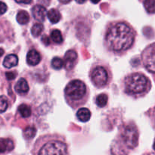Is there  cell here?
Here are the masks:
<instances>
[{"label": "cell", "mask_w": 155, "mask_h": 155, "mask_svg": "<svg viewBox=\"0 0 155 155\" xmlns=\"http://www.w3.org/2000/svg\"><path fill=\"white\" fill-rule=\"evenodd\" d=\"M136 36V30L127 21H110L104 29L103 43L107 51L122 55L133 48Z\"/></svg>", "instance_id": "obj_1"}, {"label": "cell", "mask_w": 155, "mask_h": 155, "mask_svg": "<svg viewBox=\"0 0 155 155\" xmlns=\"http://www.w3.org/2000/svg\"><path fill=\"white\" fill-rule=\"evenodd\" d=\"M31 153L32 155H69V145L61 135L45 134L38 138Z\"/></svg>", "instance_id": "obj_2"}, {"label": "cell", "mask_w": 155, "mask_h": 155, "mask_svg": "<svg viewBox=\"0 0 155 155\" xmlns=\"http://www.w3.org/2000/svg\"><path fill=\"white\" fill-rule=\"evenodd\" d=\"M123 91L126 95L134 98L145 96L151 89V80L147 76L139 72L129 74L122 82Z\"/></svg>", "instance_id": "obj_3"}, {"label": "cell", "mask_w": 155, "mask_h": 155, "mask_svg": "<svg viewBox=\"0 0 155 155\" xmlns=\"http://www.w3.org/2000/svg\"><path fill=\"white\" fill-rule=\"evenodd\" d=\"M139 130L134 124H126L120 127L119 133L114 143V147L119 146V150L114 153L118 155H127L139 145Z\"/></svg>", "instance_id": "obj_4"}, {"label": "cell", "mask_w": 155, "mask_h": 155, "mask_svg": "<svg viewBox=\"0 0 155 155\" xmlns=\"http://www.w3.org/2000/svg\"><path fill=\"white\" fill-rule=\"evenodd\" d=\"M64 98L73 109L84 105L89 98V89L86 83L80 80H73L65 86Z\"/></svg>", "instance_id": "obj_5"}, {"label": "cell", "mask_w": 155, "mask_h": 155, "mask_svg": "<svg viewBox=\"0 0 155 155\" xmlns=\"http://www.w3.org/2000/svg\"><path fill=\"white\" fill-rule=\"evenodd\" d=\"M89 77L94 86L98 89H104L111 83L113 74L107 64L98 61L91 67Z\"/></svg>", "instance_id": "obj_6"}, {"label": "cell", "mask_w": 155, "mask_h": 155, "mask_svg": "<svg viewBox=\"0 0 155 155\" xmlns=\"http://www.w3.org/2000/svg\"><path fill=\"white\" fill-rule=\"evenodd\" d=\"M142 61L145 69L154 74L155 72V46L151 43L142 53Z\"/></svg>", "instance_id": "obj_7"}, {"label": "cell", "mask_w": 155, "mask_h": 155, "mask_svg": "<svg viewBox=\"0 0 155 155\" xmlns=\"http://www.w3.org/2000/svg\"><path fill=\"white\" fill-rule=\"evenodd\" d=\"M77 61H78V54L77 52L74 50H68L66 51L64 54V66L67 71H71L77 65Z\"/></svg>", "instance_id": "obj_8"}, {"label": "cell", "mask_w": 155, "mask_h": 155, "mask_svg": "<svg viewBox=\"0 0 155 155\" xmlns=\"http://www.w3.org/2000/svg\"><path fill=\"white\" fill-rule=\"evenodd\" d=\"M31 12L33 18L36 21H39L40 23L45 21V18H46L47 11L44 6L41 5H36L32 8Z\"/></svg>", "instance_id": "obj_9"}, {"label": "cell", "mask_w": 155, "mask_h": 155, "mask_svg": "<svg viewBox=\"0 0 155 155\" xmlns=\"http://www.w3.org/2000/svg\"><path fill=\"white\" fill-rule=\"evenodd\" d=\"M41 61V54L34 48L29 50L27 54V63L30 66H36Z\"/></svg>", "instance_id": "obj_10"}, {"label": "cell", "mask_w": 155, "mask_h": 155, "mask_svg": "<svg viewBox=\"0 0 155 155\" xmlns=\"http://www.w3.org/2000/svg\"><path fill=\"white\" fill-rule=\"evenodd\" d=\"M15 149V143L8 138H0V154H7Z\"/></svg>", "instance_id": "obj_11"}, {"label": "cell", "mask_w": 155, "mask_h": 155, "mask_svg": "<svg viewBox=\"0 0 155 155\" xmlns=\"http://www.w3.org/2000/svg\"><path fill=\"white\" fill-rule=\"evenodd\" d=\"M15 90L20 95H24L29 92V85L24 78L19 79L15 86Z\"/></svg>", "instance_id": "obj_12"}, {"label": "cell", "mask_w": 155, "mask_h": 155, "mask_svg": "<svg viewBox=\"0 0 155 155\" xmlns=\"http://www.w3.org/2000/svg\"><path fill=\"white\" fill-rule=\"evenodd\" d=\"M18 64V55L15 54H8L5 58L3 61V66L5 68L10 69V68H14Z\"/></svg>", "instance_id": "obj_13"}, {"label": "cell", "mask_w": 155, "mask_h": 155, "mask_svg": "<svg viewBox=\"0 0 155 155\" xmlns=\"http://www.w3.org/2000/svg\"><path fill=\"white\" fill-rule=\"evenodd\" d=\"M77 117L81 122H88L91 118L90 110L86 107H80L77 112Z\"/></svg>", "instance_id": "obj_14"}, {"label": "cell", "mask_w": 155, "mask_h": 155, "mask_svg": "<svg viewBox=\"0 0 155 155\" xmlns=\"http://www.w3.org/2000/svg\"><path fill=\"white\" fill-rule=\"evenodd\" d=\"M47 16L51 24H57L61 19V15L60 12L55 8L50 9L47 12Z\"/></svg>", "instance_id": "obj_15"}, {"label": "cell", "mask_w": 155, "mask_h": 155, "mask_svg": "<svg viewBox=\"0 0 155 155\" xmlns=\"http://www.w3.org/2000/svg\"><path fill=\"white\" fill-rule=\"evenodd\" d=\"M16 19L20 24H26L30 21V15L28 12L24 10L19 11L17 14Z\"/></svg>", "instance_id": "obj_16"}, {"label": "cell", "mask_w": 155, "mask_h": 155, "mask_svg": "<svg viewBox=\"0 0 155 155\" xmlns=\"http://www.w3.org/2000/svg\"><path fill=\"white\" fill-rule=\"evenodd\" d=\"M18 112L21 116L24 118H28L31 116L32 110L30 106L27 104H22L18 106Z\"/></svg>", "instance_id": "obj_17"}, {"label": "cell", "mask_w": 155, "mask_h": 155, "mask_svg": "<svg viewBox=\"0 0 155 155\" xmlns=\"http://www.w3.org/2000/svg\"><path fill=\"white\" fill-rule=\"evenodd\" d=\"M50 37L51 40L56 44H61L64 42V37L62 36L61 32L58 29H54L51 30Z\"/></svg>", "instance_id": "obj_18"}, {"label": "cell", "mask_w": 155, "mask_h": 155, "mask_svg": "<svg viewBox=\"0 0 155 155\" xmlns=\"http://www.w3.org/2000/svg\"><path fill=\"white\" fill-rule=\"evenodd\" d=\"M108 101V95L105 93L99 94L98 96L95 98V103L97 106L99 107H104L107 104Z\"/></svg>", "instance_id": "obj_19"}, {"label": "cell", "mask_w": 155, "mask_h": 155, "mask_svg": "<svg viewBox=\"0 0 155 155\" xmlns=\"http://www.w3.org/2000/svg\"><path fill=\"white\" fill-rule=\"evenodd\" d=\"M44 30V26L42 23H36L33 24L31 28V33L33 37H39Z\"/></svg>", "instance_id": "obj_20"}, {"label": "cell", "mask_w": 155, "mask_h": 155, "mask_svg": "<svg viewBox=\"0 0 155 155\" xmlns=\"http://www.w3.org/2000/svg\"><path fill=\"white\" fill-rule=\"evenodd\" d=\"M36 134V129L34 127H27L24 130V137L26 139H32Z\"/></svg>", "instance_id": "obj_21"}, {"label": "cell", "mask_w": 155, "mask_h": 155, "mask_svg": "<svg viewBox=\"0 0 155 155\" xmlns=\"http://www.w3.org/2000/svg\"><path fill=\"white\" fill-rule=\"evenodd\" d=\"M51 67L54 70H61L64 67V61L61 58L54 57L51 60Z\"/></svg>", "instance_id": "obj_22"}, {"label": "cell", "mask_w": 155, "mask_h": 155, "mask_svg": "<svg viewBox=\"0 0 155 155\" xmlns=\"http://www.w3.org/2000/svg\"><path fill=\"white\" fill-rule=\"evenodd\" d=\"M144 6L148 13L154 14L155 11V0H145Z\"/></svg>", "instance_id": "obj_23"}, {"label": "cell", "mask_w": 155, "mask_h": 155, "mask_svg": "<svg viewBox=\"0 0 155 155\" xmlns=\"http://www.w3.org/2000/svg\"><path fill=\"white\" fill-rule=\"evenodd\" d=\"M8 100L4 95L0 96V113L5 111L8 107Z\"/></svg>", "instance_id": "obj_24"}, {"label": "cell", "mask_w": 155, "mask_h": 155, "mask_svg": "<svg viewBox=\"0 0 155 155\" xmlns=\"http://www.w3.org/2000/svg\"><path fill=\"white\" fill-rule=\"evenodd\" d=\"M7 9H8L7 5H6L5 2H3L0 1V15L5 13Z\"/></svg>", "instance_id": "obj_25"}, {"label": "cell", "mask_w": 155, "mask_h": 155, "mask_svg": "<svg viewBox=\"0 0 155 155\" xmlns=\"http://www.w3.org/2000/svg\"><path fill=\"white\" fill-rule=\"evenodd\" d=\"M41 40H42V43L45 45H49L50 43H51V40H50L49 37H48V36H46V35H43V36H42Z\"/></svg>", "instance_id": "obj_26"}, {"label": "cell", "mask_w": 155, "mask_h": 155, "mask_svg": "<svg viewBox=\"0 0 155 155\" xmlns=\"http://www.w3.org/2000/svg\"><path fill=\"white\" fill-rule=\"evenodd\" d=\"M16 75L17 74L15 72H14V71H11V72H8L5 74L6 78H7V80H14V79L16 77Z\"/></svg>", "instance_id": "obj_27"}, {"label": "cell", "mask_w": 155, "mask_h": 155, "mask_svg": "<svg viewBox=\"0 0 155 155\" xmlns=\"http://www.w3.org/2000/svg\"><path fill=\"white\" fill-rule=\"evenodd\" d=\"M33 0H15V2L18 3H22V4H30Z\"/></svg>", "instance_id": "obj_28"}, {"label": "cell", "mask_w": 155, "mask_h": 155, "mask_svg": "<svg viewBox=\"0 0 155 155\" xmlns=\"http://www.w3.org/2000/svg\"><path fill=\"white\" fill-rule=\"evenodd\" d=\"M86 1V0H76V2H77V3H79V4H83V3H84Z\"/></svg>", "instance_id": "obj_29"}, {"label": "cell", "mask_w": 155, "mask_h": 155, "mask_svg": "<svg viewBox=\"0 0 155 155\" xmlns=\"http://www.w3.org/2000/svg\"><path fill=\"white\" fill-rule=\"evenodd\" d=\"M59 1L62 3H68V2H70L71 0H59Z\"/></svg>", "instance_id": "obj_30"}, {"label": "cell", "mask_w": 155, "mask_h": 155, "mask_svg": "<svg viewBox=\"0 0 155 155\" xmlns=\"http://www.w3.org/2000/svg\"><path fill=\"white\" fill-rule=\"evenodd\" d=\"M3 54H4V50H3V48H0V58L3 55Z\"/></svg>", "instance_id": "obj_31"}, {"label": "cell", "mask_w": 155, "mask_h": 155, "mask_svg": "<svg viewBox=\"0 0 155 155\" xmlns=\"http://www.w3.org/2000/svg\"><path fill=\"white\" fill-rule=\"evenodd\" d=\"M100 1H101V0H91V2H92V3H94V4H97V3L99 2Z\"/></svg>", "instance_id": "obj_32"}]
</instances>
